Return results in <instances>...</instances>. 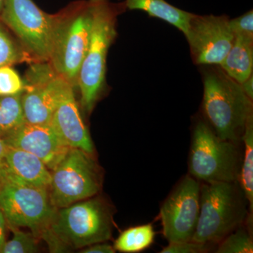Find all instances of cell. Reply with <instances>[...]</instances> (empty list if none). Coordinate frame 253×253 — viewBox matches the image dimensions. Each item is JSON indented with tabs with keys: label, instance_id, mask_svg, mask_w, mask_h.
Here are the masks:
<instances>
[{
	"label": "cell",
	"instance_id": "1",
	"mask_svg": "<svg viewBox=\"0 0 253 253\" xmlns=\"http://www.w3.org/2000/svg\"><path fill=\"white\" fill-rule=\"evenodd\" d=\"M204 66L201 117L221 139L243 142L246 124L253 116V100L219 66Z\"/></svg>",
	"mask_w": 253,
	"mask_h": 253
},
{
	"label": "cell",
	"instance_id": "2",
	"mask_svg": "<svg viewBox=\"0 0 253 253\" xmlns=\"http://www.w3.org/2000/svg\"><path fill=\"white\" fill-rule=\"evenodd\" d=\"M113 211L104 199L94 196L59 208L42 238L53 252L108 241L112 237Z\"/></svg>",
	"mask_w": 253,
	"mask_h": 253
},
{
	"label": "cell",
	"instance_id": "3",
	"mask_svg": "<svg viewBox=\"0 0 253 253\" xmlns=\"http://www.w3.org/2000/svg\"><path fill=\"white\" fill-rule=\"evenodd\" d=\"M92 8V26L89 46L78 74V84L81 104L91 112L104 90L106 83V59L116 35L118 15L126 9L124 4L110 0H89Z\"/></svg>",
	"mask_w": 253,
	"mask_h": 253
},
{
	"label": "cell",
	"instance_id": "4",
	"mask_svg": "<svg viewBox=\"0 0 253 253\" xmlns=\"http://www.w3.org/2000/svg\"><path fill=\"white\" fill-rule=\"evenodd\" d=\"M249 202L238 181L201 183V205L192 241L217 246L245 224Z\"/></svg>",
	"mask_w": 253,
	"mask_h": 253
},
{
	"label": "cell",
	"instance_id": "5",
	"mask_svg": "<svg viewBox=\"0 0 253 253\" xmlns=\"http://www.w3.org/2000/svg\"><path fill=\"white\" fill-rule=\"evenodd\" d=\"M244 144L221 139L199 116L191 130L188 174L201 183L238 181Z\"/></svg>",
	"mask_w": 253,
	"mask_h": 253
},
{
	"label": "cell",
	"instance_id": "6",
	"mask_svg": "<svg viewBox=\"0 0 253 253\" xmlns=\"http://www.w3.org/2000/svg\"><path fill=\"white\" fill-rule=\"evenodd\" d=\"M92 26L90 1H81L58 14L49 61L55 72L73 87L85 56Z\"/></svg>",
	"mask_w": 253,
	"mask_h": 253
},
{
	"label": "cell",
	"instance_id": "7",
	"mask_svg": "<svg viewBox=\"0 0 253 253\" xmlns=\"http://www.w3.org/2000/svg\"><path fill=\"white\" fill-rule=\"evenodd\" d=\"M52 171L49 196L57 209L94 197L102 187L101 171L93 155L81 149L71 148Z\"/></svg>",
	"mask_w": 253,
	"mask_h": 253
},
{
	"label": "cell",
	"instance_id": "8",
	"mask_svg": "<svg viewBox=\"0 0 253 253\" xmlns=\"http://www.w3.org/2000/svg\"><path fill=\"white\" fill-rule=\"evenodd\" d=\"M0 20L37 61H49L58 14H46L33 0H4Z\"/></svg>",
	"mask_w": 253,
	"mask_h": 253
},
{
	"label": "cell",
	"instance_id": "9",
	"mask_svg": "<svg viewBox=\"0 0 253 253\" xmlns=\"http://www.w3.org/2000/svg\"><path fill=\"white\" fill-rule=\"evenodd\" d=\"M0 208L9 228H28L36 237L48 230L57 211L49 189L11 182H2Z\"/></svg>",
	"mask_w": 253,
	"mask_h": 253
},
{
	"label": "cell",
	"instance_id": "10",
	"mask_svg": "<svg viewBox=\"0 0 253 253\" xmlns=\"http://www.w3.org/2000/svg\"><path fill=\"white\" fill-rule=\"evenodd\" d=\"M201 182L182 176L163 201L159 217L163 235L169 244L192 240L200 213Z\"/></svg>",
	"mask_w": 253,
	"mask_h": 253
},
{
	"label": "cell",
	"instance_id": "11",
	"mask_svg": "<svg viewBox=\"0 0 253 253\" xmlns=\"http://www.w3.org/2000/svg\"><path fill=\"white\" fill-rule=\"evenodd\" d=\"M65 80L49 62L36 61L28 70L21 94L25 121L29 124H49L59 101Z\"/></svg>",
	"mask_w": 253,
	"mask_h": 253
},
{
	"label": "cell",
	"instance_id": "12",
	"mask_svg": "<svg viewBox=\"0 0 253 253\" xmlns=\"http://www.w3.org/2000/svg\"><path fill=\"white\" fill-rule=\"evenodd\" d=\"M185 36L196 64L219 66L234 43L235 36L226 16L193 15Z\"/></svg>",
	"mask_w": 253,
	"mask_h": 253
},
{
	"label": "cell",
	"instance_id": "13",
	"mask_svg": "<svg viewBox=\"0 0 253 253\" xmlns=\"http://www.w3.org/2000/svg\"><path fill=\"white\" fill-rule=\"evenodd\" d=\"M3 140L9 147L35 155L51 171L71 149L51 123L44 125L23 123Z\"/></svg>",
	"mask_w": 253,
	"mask_h": 253
},
{
	"label": "cell",
	"instance_id": "14",
	"mask_svg": "<svg viewBox=\"0 0 253 253\" xmlns=\"http://www.w3.org/2000/svg\"><path fill=\"white\" fill-rule=\"evenodd\" d=\"M73 88L68 82L63 83L51 123L70 148L94 155V144L81 118Z\"/></svg>",
	"mask_w": 253,
	"mask_h": 253
},
{
	"label": "cell",
	"instance_id": "15",
	"mask_svg": "<svg viewBox=\"0 0 253 253\" xmlns=\"http://www.w3.org/2000/svg\"><path fill=\"white\" fill-rule=\"evenodd\" d=\"M0 179L2 182L49 189L51 172L35 155L7 146L4 161L0 164Z\"/></svg>",
	"mask_w": 253,
	"mask_h": 253
},
{
	"label": "cell",
	"instance_id": "16",
	"mask_svg": "<svg viewBox=\"0 0 253 253\" xmlns=\"http://www.w3.org/2000/svg\"><path fill=\"white\" fill-rule=\"evenodd\" d=\"M219 67L239 84L246 81L253 75V38L235 36L230 50Z\"/></svg>",
	"mask_w": 253,
	"mask_h": 253
},
{
	"label": "cell",
	"instance_id": "17",
	"mask_svg": "<svg viewBox=\"0 0 253 253\" xmlns=\"http://www.w3.org/2000/svg\"><path fill=\"white\" fill-rule=\"evenodd\" d=\"M126 9L140 10L151 17L163 20L182 32L187 31L192 13L188 12L169 4L166 0H125Z\"/></svg>",
	"mask_w": 253,
	"mask_h": 253
},
{
	"label": "cell",
	"instance_id": "18",
	"mask_svg": "<svg viewBox=\"0 0 253 253\" xmlns=\"http://www.w3.org/2000/svg\"><path fill=\"white\" fill-rule=\"evenodd\" d=\"M244 155L238 182L249 202L248 219L253 221V116L246 124L243 136Z\"/></svg>",
	"mask_w": 253,
	"mask_h": 253
},
{
	"label": "cell",
	"instance_id": "19",
	"mask_svg": "<svg viewBox=\"0 0 253 253\" xmlns=\"http://www.w3.org/2000/svg\"><path fill=\"white\" fill-rule=\"evenodd\" d=\"M156 233L151 223L129 228L123 231L115 241L116 251L126 253L143 252L152 246Z\"/></svg>",
	"mask_w": 253,
	"mask_h": 253
},
{
	"label": "cell",
	"instance_id": "20",
	"mask_svg": "<svg viewBox=\"0 0 253 253\" xmlns=\"http://www.w3.org/2000/svg\"><path fill=\"white\" fill-rule=\"evenodd\" d=\"M21 94L0 96V137L3 139L26 123Z\"/></svg>",
	"mask_w": 253,
	"mask_h": 253
},
{
	"label": "cell",
	"instance_id": "21",
	"mask_svg": "<svg viewBox=\"0 0 253 253\" xmlns=\"http://www.w3.org/2000/svg\"><path fill=\"white\" fill-rule=\"evenodd\" d=\"M33 60L36 59L21 44H18L13 40L4 26L0 23V67L11 66L16 63L32 61Z\"/></svg>",
	"mask_w": 253,
	"mask_h": 253
},
{
	"label": "cell",
	"instance_id": "22",
	"mask_svg": "<svg viewBox=\"0 0 253 253\" xmlns=\"http://www.w3.org/2000/svg\"><path fill=\"white\" fill-rule=\"evenodd\" d=\"M217 253H253V232L244 224L224 238L216 246Z\"/></svg>",
	"mask_w": 253,
	"mask_h": 253
},
{
	"label": "cell",
	"instance_id": "23",
	"mask_svg": "<svg viewBox=\"0 0 253 253\" xmlns=\"http://www.w3.org/2000/svg\"><path fill=\"white\" fill-rule=\"evenodd\" d=\"M13 237L6 241L1 253H33L38 252L37 237L33 234L25 232L19 228H10Z\"/></svg>",
	"mask_w": 253,
	"mask_h": 253
},
{
	"label": "cell",
	"instance_id": "24",
	"mask_svg": "<svg viewBox=\"0 0 253 253\" xmlns=\"http://www.w3.org/2000/svg\"><path fill=\"white\" fill-rule=\"evenodd\" d=\"M24 81L10 66L0 67V96L14 95L23 92Z\"/></svg>",
	"mask_w": 253,
	"mask_h": 253
},
{
	"label": "cell",
	"instance_id": "25",
	"mask_svg": "<svg viewBox=\"0 0 253 253\" xmlns=\"http://www.w3.org/2000/svg\"><path fill=\"white\" fill-rule=\"evenodd\" d=\"M216 246L190 240L169 244L161 251V253H208L214 252Z\"/></svg>",
	"mask_w": 253,
	"mask_h": 253
},
{
	"label": "cell",
	"instance_id": "26",
	"mask_svg": "<svg viewBox=\"0 0 253 253\" xmlns=\"http://www.w3.org/2000/svg\"><path fill=\"white\" fill-rule=\"evenodd\" d=\"M229 26L234 36L253 38V10L234 19H229Z\"/></svg>",
	"mask_w": 253,
	"mask_h": 253
},
{
	"label": "cell",
	"instance_id": "27",
	"mask_svg": "<svg viewBox=\"0 0 253 253\" xmlns=\"http://www.w3.org/2000/svg\"><path fill=\"white\" fill-rule=\"evenodd\" d=\"M83 253H116L113 246H111L109 243L100 242L96 244L86 246L85 249L81 251Z\"/></svg>",
	"mask_w": 253,
	"mask_h": 253
},
{
	"label": "cell",
	"instance_id": "28",
	"mask_svg": "<svg viewBox=\"0 0 253 253\" xmlns=\"http://www.w3.org/2000/svg\"><path fill=\"white\" fill-rule=\"evenodd\" d=\"M7 226L6 219L2 211L0 208V253L2 251L3 246L6 242V227Z\"/></svg>",
	"mask_w": 253,
	"mask_h": 253
},
{
	"label": "cell",
	"instance_id": "29",
	"mask_svg": "<svg viewBox=\"0 0 253 253\" xmlns=\"http://www.w3.org/2000/svg\"><path fill=\"white\" fill-rule=\"evenodd\" d=\"M243 90L251 100H253V76L251 75L246 81L241 83Z\"/></svg>",
	"mask_w": 253,
	"mask_h": 253
},
{
	"label": "cell",
	"instance_id": "30",
	"mask_svg": "<svg viewBox=\"0 0 253 253\" xmlns=\"http://www.w3.org/2000/svg\"><path fill=\"white\" fill-rule=\"evenodd\" d=\"M6 149H7V146L5 144L2 138L0 137V164L4 161Z\"/></svg>",
	"mask_w": 253,
	"mask_h": 253
},
{
	"label": "cell",
	"instance_id": "31",
	"mask_svg": "<svg viewBox=\"0 0 253 253\" xmlns=\"http://www.w3.org/2000/svg\"><path fill=\"white\" fill-rule=\"evenodd\" d=\"M4 0H0V13H1V9H2L3 5H4Z\"/></svg>",
	"mask_w": 253,
	"mask_h": 253
},
{
	"label": "cell",
	"instance_id": "32",
	"mask_svg": "<svg viewBox=\"0 0 253 253\" xmlns=\"http://www.w3.org/2000/svg\"><path fill=\"white\" fill-rule=\"evenodd\" d=\"M1 185H2V181L0 179V189H1Z\"/></svg>",
	"mask_w": 253,
	"mask_h": 253
}]
</instances>
